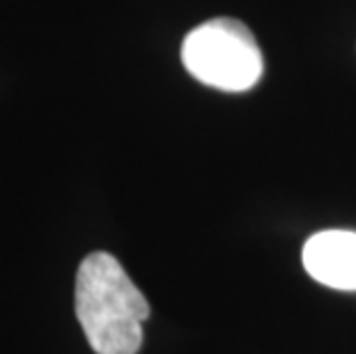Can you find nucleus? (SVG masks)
<instances>
[{
    "label": "nucleus",
    "instance_id": "nucleus-1",
    "mask_svg": "<svg viewBox=\"0 0 356 354\" xmlns=\"http://www.w3.org/2000/svg\"><path fill=\"white\" fill-rule=\"evenodd\" d=\"M76 318L97 354H136L149 304L118 258L95 251L76 272Z\"/></svg>",
    "mask_w": 356,
    "mask_h": 354
},
{
    "label": "nucleus",
    "instance_id": "nucleus-2",
    "mask_svg": "<svg viewBox=\"0 0 356 354\" xmlns=\"http://www.w3.org/2000/svg\"><path fill=\"white\" fill-rule=\"evenodd\" d=\"M181 63L204 86L244 92L262 79L264 60L253 33L237 19H211L181 44Z\"/></svg>",
    "mask_w": 356,
    "mask_h": 354
},
{
    "label": "nucleus",
    "instance_id": "nucleus-3",
    "mask_svg": "<svg viewBox=\"0 0 356 354\" xmlns=\"http://www.w3.org/2000/svg\"><path fill=\"white\" fill-rule=\"evenodd\" d=\"M301 258L317 283L336 290H356V232H317L306 242Z\"/></svg>",
    "mask_w": 356,
    "mask_h": 354
}]
</instances>
